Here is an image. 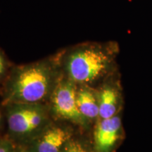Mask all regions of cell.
I'll return each mask as SVG.
<instances>
[{
    "label": "cell",
    "mask_w": 152,
    "mask_h": 152,
    "mask_svg": "<svg viewBox=\"0 0 152 152\" xmlns=\"http://www.w3.org/2000/svg\"><path fill=\"white\" fill-rule=\"evenodd\" d=\"M96 91L99 103L98 119H107L118 115L121 107V94L116 85L104 83Z\"/></svg>",
    "instance_id": "52a82bcc"
},
{
    "label": "cell",
    "mask_w": 152,
    "mask_h": 152,
    "mask_svg": "<svg viewBox=\"0 0 152 152\" xmlns=\"http://www.w3.org/2000/svg\"><path fill=\"white\" fill-rule=\"evenodd\" d=\"M4 106L7 136L16 144H29L54 120L47 104L14 103Z\"/></svg>",
    "instance_id": "3957f363"
},
{
    "label": "cell",
    "mask_w": 152,
    "mask_h": 152,
    "mask_svg": "<svg viewBox=\"0 0 152 152\" xmlns=\"http://www.w3.org/2000/svg\"><path fill=\"white\" fill-rule=\"evenodd\" d=\"M60 152H95L93 145H90L78 132L69 139Z\"/></svg>",
    "instance_id": "9c48e42d"
},
{
    "label": "cell",
    "mask_w": 152,
    "mask_h": 152,
    "mask_svg": "<svg viewBox=\"0 0 152 152\" xmlns=\"http://www.w3.org/2000/svg\"><path fill=\"white\" fill-rule=\"evenodd\" d=\"M76 102L80 112L91 124L97 121L99 103L95 88L85 85H77Z\"/></svg>",
    "instance_id": "ba28073f"
},
{
    "label": "cell",
    "mask_w": 152,
    "mask_h": 152,
    "mask_svg": "<svg viewBox=\"0 0 152 152\" xmlns=\"http://www.w3.org/2000/svg\"><path fill=\"white\" fill-rule=\"evenodd\" d=\"M78 128L71 123L54 120L47 128L27 144L32 152H60Z\"/></svg>",
    "instance_id": "5b68a950"
},
{
    "label": "cell",
    "mask_w": 152,
    "mask_h": 152,
    "mask_svg": "<svg viewBox=\"0 0 152 152\" xmlns=\"http://www.w3.org/2000/svg\"><path fill=\"white\" fill-rule=\"evenodd\" d=\"M9 71V63L4 53L0 50V81L5 79Z\"/></svg>",
    "instance_id": "8fae6325"
},
{
    "label": "cell",
    "mask_w": 152,
    "mask_h": 152,
    "mask_svg": "<svg viewBox=\"0 0 152 152\" xmlns=\"http://www.w3.org/2000/svg\"><path fill=\"white\" fill-rule=\"evenodd\" d=\"M58 54L14 66L4 80L3 106L8 104H47L62 77Z\"/></svg>",
    "instance_id": "6da1fadb"
},
{
    "label": "cell",
    "mask_w": 152,
    "mask_h": 152,
    "mask_svg": "<svg viewBox=\"0 0 152 152\" xmlns=\"http://www.w3.org/2000/svg\"><path fill=\"white\" fill-rule=\"evenodd\" d=\"M122 135V123L118 115L96 121L93 134L95 152H114Z\"/></svg>",
    "instance_id": "8992f818"
},
{
    "label": "cell",
    "mask_w": 152,
    "mask_h": 152,
    "mask_svg": "<svg viewBox=\"0 0 152 152\" xmlns=\"http://www.w3.org/2000/svg\"><path fill=\"white\" fill-rule=\"evenodd\" d=\"M1 125H2V115H1V109H0V128L1 127Z\"/></svg>",
    "instance_id": "4fadbf2b"
},
{
    "label": "cell",
    "mask_w": 152,
    "mask_h": 152,
    "mask_svg": "<svg viewBox=\"0 0 152 152\" xmlns=\"http://www.w3.org/2000/svg\"><path fill=\"white\" fill-rule=\"evenodd\" d=\"M16 143L7 137H0V152H14Z\"/></svg>",
    "instance_id": "30bf717a"
},
{
    "label": "cell",
    "mask_w": 152,
    "mask_h": 152,
    "mask_svg": "<svg viewBox=\"0 0 152 152\" xmlns=\"http://www.w3.org/2000/svg\"><path fill=\"white\" fill-rule=\"evenodd\" d=\"M77 85L62 76L48 103L53 118L71 123L81 131L92 124L80 112L76 102Z\"/></svg>",
    "instance_id": "277c9868"
},
{
    "label": "cell",
    "mask_w": 152,
    "mask_h": 152,
    "mask_svg": "<svg viewBox=\"0 0 152 152\" xmlns=\"http://www.w3.org/2000/svg\"><path fill=\"white\" fill-rule=\"evenodd\" d=\"M14 152H32L27 144H16Z\"/></svg>",
    "instance_id": "7c38bea8"
},
{
    "label": "cell",
    "mask_w": 152,
    "mask_h": 152,
    "mask_svg": "<svg viewBox=\"0 0 152 152\" xmlns=\"http://www.w3.org/2000/svg\"><path fill=\"white\" fill-rule=\"evenodd\" d=\"M118 45L115 42H84L58 52L63 76L77 85L94 88L113 71Z\"/></svg>",
    "instance_id": "7a4b0ae2"
}]
</instances>
